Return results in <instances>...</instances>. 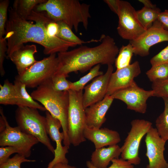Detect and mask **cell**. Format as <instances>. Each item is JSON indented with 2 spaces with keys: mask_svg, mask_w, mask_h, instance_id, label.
Returning a JSON list of instances; mask_svg holds the SVG:
<instances>
[{
  "mask_svg": "<svg viewBox=\"0 0 168 168\" xmlns=\"http://www.w3.org/2000/svg\"><path fill=\"white\" fill-rule=\"evenodd\" d=\"M100 64L95 65L92 68L89 72L85 75L81 77L78 81L74 82H71V89L79 91H82L85 85L95 77L103 74V72L100 70Z\"/></svg>",
  "mask_w": 168,
  "mask_h": 168,
  "instance_id": "obj_28",
  "label": "cell"
},
{
  "mask_svg": "<svg viewBox=\"0 0 168 168\" xmlns=\"http://www.w3.org/2000/svg\"><path fill=\"white\" fill-rule=\"evenodd\" d=\"M64 75H54L51 79L53 88L58 91H68L71 89V82Z\"/></svg>",
  "mask_w": 168,
  "mask_h": 168,
  "instance_id": "obj_31",
  "label": "cell"
},
{
  "mask_svg": "<svg viewBox=\"0 0 168 168\" xmlns=\"http://www.w3.org/2000/svg\"><path fill=\"white\" fill-rule=\"evenodd\" d=\"M69 104L68 136L71 144L76 147L85 142L83 132L86 127L85 109L82 102V91H68Z\"/></svg>",
  "mask_w": 168,
  "mask_h": 168,
  "instance_id": "obj_6",
  "label": "cell"
},
{
  "mask_svg": "<svg viewBox=\"0 0 168 168\" xmlns=\"http://www.w3.org/2000/svg\"><path fill=\"white\" fill-rule=\"evenodd\" d=\"M100 38L101 43L95 47L81 46L58 53V66L54 75H64L68 77L71 72H85L98 64L112 65L119 49L111 37L102 35Z\"/></svg>",
  "mask_w": 168,
  "mask_h": 168,
  "instance_id": "obj_2",
  "label": "cell"
},
{
  "mask_svg": "<svg viewBox=\"0 0 168 168\" xmlns=\"http://www.w3.org/2000/svg\"><path fill=\"white\" fill-rule=\"evenodd\" d=\"M121 153V147L118 144L96 149L92 153L90 161L96 168H107L113 159L119 158Z\"/></svg>",
  "mask_w": 168,
  "mask_h": 168,
  "instance_id": "obj_20",
  "label": "cell"
},
{
  "mask_svg": "<svg viewBox=\"0 0 168 168\" xmlns=\"http://www.w3.org/2000/svg\"><path fill=\"white\" fill-rule=\"evenodd\" d=\"M9 1H0V39L3 37L5 34V27L7 21V15Z\"/></svg>",
  "mask_w": 168,
  "mask_h": 168,
  "instance_id": "obj_33",
  "label": "cell"
},
{
  "mask_svg": "<svg viewBox=\"0 0 168 168\" xmlns=\"http://www.w3.org/2000/svg\"><path fill=\"white\" fill-rule=\"evenodd\" d=\"M104 1L110 10L117 15L119 9V0H105Z\"/></svg>",
  "mask_w": 168,
  "mask_h": 168,
  "instance_id": "obj_40",
  "label": "cell"
},
{
  "mask_svg": "<svg viewBox=\"0 0 168 168\" xmlns=\"http://www.w3.org/2000/svg\"><path fill=\"white\" fill-rule=\"evenodd\" d=\"M152 86L153 96L168 98V77L154 81Z\"/></svg>",
  "mask_w": 168,
  "mask_h": 168,
  "instance_id": "obj_30",
  "label": "cell"
},
{
  "mask_svg": "<svg viewBox=\"0 0 168 168\" xmlns=\"http://www.w3.org/2000/svg\"><path fill=\"white\" fill-rule=\"evenodd\" d=\"M167 168H168V167Z\"/></svg>",
  "mask_w": 168,
  "mask_h": 168,
  "instance_id": "obj_43",
  "label": "cell"
},
{
  "mask_svg": "<svg viewBox=\"0 0 168 168\" xmlns=\"http://www.w3.org/2000/svg\"><path fill=\"white\" fill-rule=\"evenodd\" d=\"M160 8H150L144 7L141 9L136 11L138 18L142 26L145 29L151 27L154 22L157 20L161 12Z\"/></svg>",
  "mask_w": 168,
  "mask_h": 168,
  "instance_id": "obj_25",
  "label": "cell"
},
{
  "mask_svg": "<svg viewBox=\"0 0 168 168\" xmlns=\"http://www.w3.org/2000/svg\"><path fill=\"white\" fill-rule=\"evenodd\" d=\"M59 26V30L56 37L65 41L72 43L77 45H82L83 44L92 42H100L99 40L92 39L89 41H84L76 35L72 31V29L64 22L56 21Z\"/></svg>",
  "mask_w": 168,
  "mask_h": 168,
  "instance_id": "obj_22",
  "label": "cell"
},
{
  "mask_svg": "<svg viewBox=\"0 0 168 168\" xmlns=\"http://www.w3.org/2000/svg\"><path fill=\"white\" fill-rule=\"evenodd\" d=\"M114 98L112 96L106 95L101 100L85 109L86 127L99 129L106 120V114Z\"/></svg>",
  "mask_w": 168,
  "mask_h": 168,
  "instance_id": "obj_17",
  "label": "cell"
},
{
  "mask_svg": "<svg viewBox=\"0 0 168 168\" xmlns=\"http://www.w3.org/2000/svg\"><path fill=\"white\" fill-rule=\"evenodd\" d=\"M105 73L98 76L84 88L82 102L85 109L103 100L106 95L110 79L113 72L112 65H109Z\"/></svg>",
  "mask_w": 168,
  "mask_h": 168,
  "instance_id": "obj_15",
  "label": "cell"
},
{
  "mask_svg": "<svg viewBox=\"0 0 168 168\" xmlns=\"http://www.w3.org/2000/svg\"><path fill=\"white\" fill-rule=\"evenodd\" d=\"M145 141L146 155L148 160L146 168H167L168 163L164 156L165 141L159 136L156 128L152 126L146 134Z\"/></svg>",
  "mask_w": 168,
  "mask_h": 168,
  "instance_id": "obj_13",
  "label": "cell"
},
{
  "mask_svg": "<svg viewBox=\"0 0 168 168\" xmlns=\"http://www.w3.org/2000/svg\"><path fill=\"white\" fill-rule=\"evenodd\" d=\"M46 119V130L48 135L54 142L56 143L54 157L48 164L46 168H52L55 164L62 162L68 164V160L66 157V154L68 152L69 147L62 145V142L64 139L63 132L60 131L62 127L60 121L53 117L47 111H45Z\"/></svg>",
  "mask_w": 168,
  "mask_h": 168,
  "instance_id": "obj_14",
  "label": "cell"
},
{
  "mask_svg": "<svg viewBox=\"0 0 168 168\" xmlns=\"http://www.w3.org/2000/svg\"><path fill=\"white\" fill-rule=\"evenodd\" d=\"M52 168H77L76 167L70 165L68 164L59 162L54 165Z\"/></svg>",
  "mask_w": 168,
  "mask_h": 168,
  "instance_id": "obj_42",
  "label": "cell"
},
{
  "mask_svg": "<svg viewBox=\"0 0 168 168\" xmlns=\"http://www.w3.org/2000/svg\"><path fill=\"white\" fill-rule=\"evenodd\" d=\"M157 20L162 24L164 29L168 31V10L161 12Z\"/></svg>",
  "mask_w": 168,
  "mask_h": 168,
  "instance_id": "obj_39",
  "label": "cell"
},
{
  "mask_svg": "<svg viewBox=\"0 0 168 168\" xmlns=\"http://www.w3.org/2000/svg\"><path fill=\"white\" fill-rule=\"evenodd\" d=\"M51 79L38 86L30 95L35 100L40 103L53 117L60 121L64 135L63 144L69 148L71 144L68 136L69 92L68 91L55 90L52 86Z\"/></svg>",
  "mask_w": 168,
  "mask_h": 168,
  "instance_id": "obj_4",
  "label": "cell"
},
{
  "mask_svg": "<svg viewBox=\"0 0 168 168\" xmlns=\"http://www.w3.org/2000/svg\"><path fill=\"white\" fill-rule=\"evenodd\" d=\"M45 28L49 35L53 37H56L59 30L58 25L56 22L51 20L45 24Z\"/></svg>",
  "mask_w": 168,
  "mask_h": 168,
  "instance_id": "obj_38",
  "label": "cell"
},
{
  "mask_svg": "<svg viewBox=\"0 0 168 168\" xmlns=\"http://www.w3.org/2000/svg\"><path fill=\"white\" fill-rule=\"evenodd\" d=\"M141 73L139 63L137 61L127 67L116 69L111 76L106 95L111 96L117 91L128 86Z\"/></svg>",
  "mask_w": 168,
  "mask_h": 168,
  "instance_id": "obj_16",
  "label": "cell"
},
{
  "mask_svg": "<svg viewBox=\"0 0 168 168\" xmlns=\"http://www.w3.org/2000/svg\"><path fill=\"white\" fill-rule=\"evenodd\" d=\"M34 160L28 159L23 156L17 153L5 162L0 164V168H21V165L24 162H34Z\"/></svg>",
  "mask_w": 168,
  "mask_h": 168,
  "instance_id": "obj_32",
  "label": "cell"
},
{
  "mask_svg": "<svg viewBox=\"0 0 168 168\" xmlns=\"http://www.w3.org/2000/svg\"><path fill=\"white\" fill-rule=\"evenodd\" d=\"M17 149L11 146L1 147L0 148V164L6 162L13 153H17Z\"/></svg>",
  "mask_w": 168,
  "mask_h": 168,
  "instance_id": "obj_37",
  "label": "cell"
},
{
  "mask_svg": "<svg viewBox=\"0 0 168 168\" xmlns=\"http://www.w3.org/2000/svg\"><path fill=\"white\" fill-rule=\"evenodd\" d=\"M58 64L56 54H50L37 61L22 75H17L15 79L25 84L26 87H37L52 78L57 70Z\"/></svg>",
  "mask_w": 168,
  "mask_h": 168,
  "instance_id": "obj_7",
  "label": "cell"
},
{
  "mask_svg": "<svg viewBox=\"0 0 168 168\" xmlns=\"http://www.w3.org/2000/svg\"><path fill=\"white\" fill-rule=\"evenodd\" d=\"M8 11L4 37L7 41V58L13 51L28 42L41 45L44 54L49 55L67 51L69 48L77 45L47 34L45 25L52 19L45 12L33 10L26 20L20 17L12 7Z\"/></svg>",
  "mask_w": 168,
  "mask_h": 168,
  "instance_id": "obj_1",
  "label": "cell"
},
{
  "mask_svg": "<svg viewBox=\"0 0 168 168\" xmlns=\"http://www.w3.org/2000/svg\"><path fill=\"white\" fill-rule=\"evenodd\" d=\"M90 7L89 4L77 0H47L37 5L34 10L45 12L53 21L63 22L77 32L80 24L87 29L91 17Z\"/></svg>",
  "mask_w": 168,
  "mask_h": 168,
  "instance_id": "obj_3",
  "label": "cell"
},
{
  "mask_svg": "<svg viewBox=\"0 0 168 168\" xmlns=\"http://www.w3.org/2000/svg\"><path fill=\"white\" fill-rule=\"evenodd\" d=\"M150 62L152 66L162 63H168V45L151 58Z\"/></svg>",
  "mask_w": 168,
  "mask_h": 168,
  "instance_id": "obj_35",
  "label": "cell"
},
{
  "mask_svg": "<svg viewBox=\"0 0 168 168\" xmlns=\"http://www.w3.org/2000/svg\"><path fill=\"white\" fill-rule=\"evenodd\" d=\"M117 15L118 24V33L123 39L130 41L134 40L147 30L139 21L136 11L128 2L119 0Z\"/></svg>",
  "mask_w": 168,
  "mask_h": 168,
  "instance_id": "obj_9",
  "label": "cell"
},
{
  "mask_svg": "<svg viewBox=\"0 0 168 168\" xmlns=\"http://www.w3.org/2000/svg\"><path fill=\"white\" fill-rule=\"evenodd\" d=\"M111 162L112 164L107 168H134L133 165L122 158H115ZM86 166L88 168H97L93 166L89 161L86 162Z\"/></svg>",
  "mask_w": 168,
  "mask_h": 168,
  "instance_id": "obj_34",
  "label": "cell"
},
{
  "mask_svg": "<svg viewBox=\"0 0 168 168\" xmlns=\"http://www.w3.org/2000/svg\"><path fill=\"white\" fill-rule=\"evenodd\" d=\"M15 119L17 126L22 131L35 137L54 154L55 148L47 132L46 117L41 115L37 109L18 107L15 111Z\"/></svg>",
  "mask_w": 168,
  "mask_h": 168,
  "instance_id": "obj_5",
  "label": "cell"
},
{
  "mask_svg": "<svg viewBox=\"0 0 168 168\" xmlns=\"http://www.w3.org/2000/svg\"><path fill=\"white\" fill-rule=\"evenodd\" d=\"M0 104L16 105L17 94L14 84L7 79L3 85L0 84Z\"/></svg>",
  "mask_w": 168,
  "mask_h": 168,
  "instance_id": "obj_24",
  "label": "cell"
},
{
  "mask_svg": "<svg viewBox=\"0 0 168 168\" xmlns=\"http://www.w3.org/2000/svg\"><path fill=\"white\" fill-rule=\"evenodd\" d=\"M37 52L36 46L34 44L24 45L13 51L9 57L15 65L18 75H22L28 68L37 61L34 54Z\"/></svg>",
  "mask_w": 168,
  "mask_h": 168,
  "instance_id": "obj_19",
  "label": "cell"
},
{
  "mask_svg": "<svg viewBox=\"0 0 168 168\" xmlns=\"http://www.w3.org/2000/svg\"><path fill=\"white\" fill-rule=\"evenodd\" d=\"M149 80L153 82L168 77V63H165L152 66L146 72Z\"/></svg>",
  "mask_w": 168,
  "mask_h": 168,
  "instance_id": "obj_29",
  "label": "cell"
},
{
  "mask_svg": "<svg viewBox=\"0 0 168 168\" xmlns=\"http://www.w3.org/2000/svg\"><path fill=\"white\" fill-rule=\"evenodd\" d=\"M3 117L6 128L0 133V146L13 147L17 149V153L29 157L32 147L39 142L38 140L34 136L22 131L18 126H11L4 114Z\"/></svg>",
  "mask_w": 168,
  "mask_h": 168,
  "instance_id": "obj_10",
  "label": "cell"
},
{
  "mask_svg": "<svg viewBox=\"0 0 168 168\" xmlns=\"http://www.w3.org/2000/svg\"><path fill=\"white\" fill-rule=\"evenodd\" d=\"M133 54V49L130 43H129L126 45H123L119 49L114 62L117 69L125 67L129 65Z\"/></svg>",
  "mask_w": 168,
  "mask_h": 168,
  "instance_id": "obj_27",
  "label": "cell"
},
{
  "mask_svg": "<svg viewBox=\"0 0 168 168\" xmlns=\"http://www.w3.org/2000/svg\"><path fill=\"white\" fill-rule=\"evenodd\" d=\"M131 128L121 147V158L133 165H139L141 159L139 150L141 141L152 126V123L144 119H135L131 122Z\"/></svg>",
  "mask_w": 168,
  "mask_h": 168,
  "instance_id": "obj_8",
  "label": "cell"
},
{
  "mask_svg": "<svg viewBox=\"0 0 168 168\" xmlns=\"http://www.w3.org/2000/svg\"><path fill=\"white\" fill-rule=\"evenodd\" d=\"M162 98L164 103V109L156 119V128L160 137L166 142L168 140V98Z\"/></svg>",
  "mask_w": 168,
  "mask_h": 168,
  "instance_id": "obj_26",
  "label": "cell"
},
{
  "mask_svg": "<svg viewBox=\"0 0 168 168\" xmlns=\"http://www.w3.org/2000/svg\"><path fill=\"white\" fill-rule=\"evenodd\" d=\"M14 85L17 94L16 105L18 107H26L46 111L44 107L35 100L27 92L25 84L15 79Z\"/></svg>",
  "mask_w": 168,
  "mask_h": 168,
  "instance_id": "obj_21",
  "label": "cell"
},
{
  "mask_svg": "<svg viewBox=\"0 0 168 168\" xmlns=\"http://www.w3.org/2000/svg\"><path fill=\"white\" fill-rule=\"evenodd\" d=\"M7 50V41L3 37L0 39V73L1 77H3L5 73L3 64L5 58L6 57Z\"/></svg>",
  "mask_w": 168,
  "mask_h": 168,
  "instance_id": "obj_36",
  "label": "cell"
},
{
  "mask_svg": "<svg viewBox=\"0 0 168 168\" xmlns=\"http://www.w3.org/2000/svg\"><path fill=\"white\" fill-rule=\"evenodd\" d=\"M83 134L86 139L94 143L96 149L117 144L121 141L117 131L105 128L93 129L86 127Z\"/></svg>",
  "mask_w": 168,
  "mask_h": 168,
  "instance_id": "obj_18",
  "label": "cell"
},
{
  "mask_svg": "<svg viewBox=\"0 0 168 168\" xmlns=\"http://www.w3.org/2000/svg\"><path fill=\"white\" fill-rule=\"evenodd\" d=\"M164 41H168V31L156 20L151 27L136 39L130 41L129 43L133 47L134 54L145 57L149 54L151 47Z\"/></svg>",
  "mask_w": 168,
  "mask_h": 168,
  "instance_id": "obj_12",
  "label": "cell"
},
{
  "mask_svg": "<svg viewBox=\"0 0 168 168\" xmlns=\"http://www.w3.org/2000/svg\"><path fill=\"white\" fill-rule=\"evenodd\" d=\"M138 1L142 3L144 7L150 8H155L157 7L156 5L153 4L149 0H139Z\"/></svg>",
  "mask_w": 168,
  "mask_h": 168,
  "instance_id": "obj_41",
  "label": "cell"
},
{
  "mask_svg": "<svg viewBox=\"0 0 168 168\" xmlns=\"http://www.w3.org/2000/svg\"><path fill=\"white\" fill-rule=\"evenodd\" d=\"M114 99L120 100L126 105L127 109L141 114L147 111V101L153 96V91L139 87L135 81L128 86L115 92L111 95Z\"/></svg>",
  "mask_w": 168,
  "mask_h": 168,
  "instance_id": "obj_11",
  "label": "cell"
},
{
  "mask_svg": "<svg viewBox=\"0 0 168 168\" xmlns=\"http://www.w3.org/2000/svg\"><path fill=\"white\" fill-rule=\"evenodd\" d=\"M47 0H15L12 7L21 17L27 20L28 17L38 5Z\"/></svg>",
  "mask_w": 168,
  "mask_h": 168,
  "instance_id": "obj_23",
  "label": "cell"
}]
</instances>
